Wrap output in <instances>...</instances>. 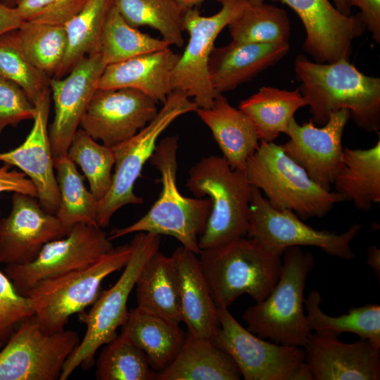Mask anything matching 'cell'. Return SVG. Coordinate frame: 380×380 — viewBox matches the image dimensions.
Masks as SVG:
<instances>
[{
    "label": "cell",
    "instance_id": "8",
    "mask_svg": "<svg viewBox=\"0 0 380 380\" xmlns=\"http://www.w3.org/2000/svg\"><path fill=\"white\" fill-rule=\"evenodd\" d=\"M132 250L131 243L113 248L86 268L43 280L27 291L24 296L39 324L49 331L65 329L70 317L96 301L104 279L125 267Z\"/></svg>",
    "mask_w": 380,
    "mask_h": 380
},
{
    "label": "cell",
    "instance_id": "44",
    "mask_svg": "<svg viewBox=\"0 0 380 380\" xmlns=\"http://www.w3.org/2000/svg\"><path fill=\"white\" fill-rule=\"evenodd\" d=\"M11 167L7 163L0 167V194L16 192L37 198V189L33 182L23 172L11 170Z\"/></svg>",
    "mask_w": 380,
    "mask_h": 380
},
{
    "label": "cell",
    "instance_id": "42",
    "mask_svg": "<svg viewBox=\"0 0 380 380\" xmlns=\"http://www.w3.org/2000/svg\"><path fill=\"white\" fill-rule=\"evenodd\" d=\"M32 315L27 298L20 293L5 272L0 270V341L5 343L15 326Z\"/></svg>",
    "mask_w": 380,
    "mask_h": 380
},
{
    "label": "cell",
    "instance_id": "39",
    "mask_svg": "<svg viewBox=\"0 0 380 380\" xmlns=\"http://www.w3.org/2000/svg\"><path fill=\"white\" fill-rule=\"evenodd\" d=\"M68 156L82 169L90 191L99 201L112 183L115 158L113 148L100 144L82 129L78 128L67 151Z\"/></svg>",
    "mask_w": 380,
    "mask_h": 380
},
{
    "label": "cell",
    "instance_id": "6",
    "mask_svg": "<svg viewBox=\"0 0 380 380\" xmlns=\"http://www.w3.org/2000/svg\"><path fill=\"white\" fill-rule=\"evenodd\" d=\"M244 172L249 184L265 194L277 210H290L301 220L322 217L344 201L337 192L312 180L306 171L273 141H260Z\"/></svg>",
    "mask_w": 380,
    "mask_h": 380
},
{
    "label": "cell",
    "instance_id": "5",
    "mask_svg": "<svg viewBox=\"0 0 380 380\" xmlns=\"http://www.w3.org/2000/svg\"><path fill=\"white\" fill-rule=\"evenodd\" d=\"M186 185L194 196H208L212 203L198 239L201 251L248 236L253 186L244 171L232 169L222 156H210L190 169Z\"/></svg>",
    "mask_w": 380,
    "mask_h": 380
},
{
    "label": "cell",
    "instance_id": "16",
    "mask_svg": "<svg viewBox=\"0 0 380 380\" xmlns=\"http://www.w3.org/2000/svg\"><path fill=\"white\" fill-rule=\"evenodd\" d=\"M349 118V110L341 109L332 112L324 126L318 127L311 119L300 125L293 118L284 132L289 140L280 145L312 180L327 190L343 166L342 136Z\"/></svg>",
    "mask_w": 380,
    "mask_h": 380
},
{
    "label": "cell",
    "instance_id": "33",
    "mask_svg": "<svg viewBox=\"0 0 380 380\" xmlns=\"http://www.w3.org/2000/svg\"><path fill=\"white\" fill-rule=\"evenodd\" d=\"M53 167L60 193L56 215L61 223L68 229L80 223L96 224L98 201L74 162L65 154L53 158Z\"/></svg>",
    "mask_w": 380,
    "mask_h": 380
},
{
    "label": "cell",
    "instance_id": "28",
    "mask_svg": "<svg viewBox=\"0 0 380 380\" xmlns=\"http://www.w3.org/2000/svg\"><path fill=\"white\" fill-rule=\"evenodd\" d=\"M134 287L137 308L172 322H182L174 260L157 251L139 273Z\"/></svg>",
    "mask_w": 380,
    "mask_h": 380
},
{
    "label": "cell",
    "instance_id": "24",
    "mask_svg": "<svg viewBox=\"0 0 380 380\" xmlns=\"http://www.w3.org/2000/svg\"><path fill=\"white\" fill-rule=\"evenodd\" d=\"M197 255L182 246L171 257L177 274L182 322L186 325L188 333L210 339L220 327L218 309Z\"/></svg>",
    "mask_w": 380,
    "mask_h": 380
},
{
    "label": "cell",
    "instance_id": "49",
    "mask_svg": "<svg viewBox=\"0 0 380 380\" xmlns=\"http://www.w3.org/2000/svg\"><path fill=\"white\" fill-rule=\"evenodd\" d=\"M181 6L185 10L186 8H193L194 6L201 3L204 0H176ZM251 3H260L265 0H248Z\"/></svg>",
    "mask_w": 380,
    "mask_h": 380
},
{
    "label": "cell",
    "instance_id": "36",
    "mask_svg": "<svg viewBox=\"0 0 380 380\" xmlns=\"http://www.w3.org/2000/svg\"><path fill=\"white\" fill-rule=\"evenodd\" d=\"M232 40L248 43H287L290 21L286 12L274 5L250 3L228 26Z\"/></svg>",
    "mask_w": 380,
    "mask_h": 380
},
{
    "label": "cell",
    "instance_id": "34",
    "mask_svg": "<svg viewBox=\"0 0 380 380\" xmlns=\"http://www.w3.org/2000/svg\"><path fill=\"white\" fill-rule=\"evenodd\" d=\"M125 21L134 27L156 30L170 46L182 47L184 9L176 0H112Z\"/></svg>",
    "mask_w": 380,
    "mask_h": 380
},
{
    "label": "cell",
    "instance_id": "48",
    "mask_svg": "<svg viewBox=\"0 0 380 380\" xmlns=\"http://www.w3.org/2000/svg\"><path fill=\"white\" fill-rule=\"evenodd\" d=\"M336 8L345 15H350L351 7L349 6L348 0H333Z\"/></svg>",
    "mask_w": 380,
    "mask_h": 380
},
{
    "label": "cell",
    "instance_id": "15",
    "mask_svg": "<svg viewBox=\"0 0 380 380\" xmlns=\"http://www.w3.org/2000/svg\"><path fill=\"white\" fill-rule=\"evenodd\" d=\"M157 102L130 88L97 89L80 128L96 141L113 147L134 136L157 115Z\"/></svg>",
    "mask_w": 380,
    "mask_h": 380
},
{
    "label": "cell",
    "instance_id": "31",
    "mask_svg": "<svg viewBox=\"0 0 380 380\" xmlns=\"http://www.w3.org/2000/svg\"><path fill=\"white\" fill-rule=\"evenodd\" d=\"M322 296L317 290L312 291L304 300L307 322L311 331L330 337L353 333L380 348L379 305L370 303L351 308L346 314L330 316L322 310Z\"/></svg>",
    "mask_w": 380,
    "mask_h": 380
},
{
    "label": "cell",
    "instance_id": "30",
    "mask_svg": "<svg viewBox=\"0 0 380 380\" xmlns=\"http://www.w3.org/2000/svg\"><path fill=\"white\" fill-rule=\"evenodd\" d=\"M307 102L298 88L293 91L262 87L239 106L252 122L260 141H273L284 133L294 114Z\"/></svg>",
    "mask_w": 380,
    "mask_h": 380
},
{
    "label": "cell",
    "instance_id": "27",
    "mask_svg": "<svg viewBox=\"0 0 380 380\" xmlns=\"http://www.w3.org/2000/svg\"><path fill=\"white\" fill-rule=\"evenodd\" d=\"M121 333L145 353L157 372L172 362L186 336L179 323L137 307L129 311Z\"/></svg>",
    "mask_w": 380,
    "mask_h": 380
},
{
    "label": "cell",
    "instance_id": "9",
    "mask_svg": "<svg viewBox=\"0 0 380 380\" xmlns=\"http://www.w3.org/2000/svg\"><path fill=\"white\" fill-rule=\"evenodd\" d=\"M155 118L130 139L112 147L114 172L106 196L98 201L96 224L108 226L113 215L126 205L141 204L144 200L134 193V186L145 163L150 159L160 134L179 117L198 108L184 93L172 91Z\"/></svg>",
    "mask_w": 380,
    "mask_h": 380
},
{
    "label": "cell",
    "instance_id": "1",
    "mask_svg": "<svg viewBox=\"0 0 380 380\" xmlns=\"http://www.w3.org/2000/svg\"><path fill=\"white\" fill-rule=\"evenodd\" d=\"M294 70L314 124L324 125L332 112L347 109L357 127L379 133V77L364 75L345 58L318 63L300 55Z\"/></svg>",
    "mask_w": 380,
    "mask_h": 380
},
{
    "label": "cell",
    "instance_id": "2",
    "mask_svg": "<svg viewBox=\"0 0 380 380\" xmlns=\"http://www.w3.org/2000/svg\"><path fill=\"white\" fill-rule=\"evenodd\" d=\"M282 255L246 236L201 250L198 255L215 305L228 308L243 294L255 303L265 299L278 281Z\"/></svg>",
    "mask_w": 380,
    "mask_h": 380
},
{
    "label": "cell",
    "instance_id": "38",
    "mask_svg": "<svg viewBox=\"0 0 380 380\" xmlns=\"http://www.w3.org/2000/svg\"><path fill=\"white\" fill-rule=\"evenodd\" d=\"M157 373L145 353L122 333L105 344L96 360L99 380H153Z\"/></svg>",
    "mask_w": 380,
    "mask_h": 380
},
{
    "label": "cell",
    "instance_id": "18",
    "mask_svg": "<svg viewBox=\"0 0 380 380\" xmlns=\"http://www.w3.org/2000/svg\"><path fill=\"white\" fill-rule=\"evenodd\" d=\"M281 1L298 15L306 32L303 49L318 63L349 59L353 41L366 26L358 14L345 15L329 0H271Z\"/></svg>",
    "mask_w": 380,
    "mask_h": 380
},
{
    "label": "cell",
    "instance_id": "35",
    "mask_svg": "<svg viewBox=\"0 0 380 380\" xmlns=\"http://www.w3.org/2000/svg\"><path fill=\"white\" fill-rule=\"evenodd\" d=\"M170 46L163 39L141 32L128 24L112 4L100 39L99 53L106 65Z\"/></svg>",
    "mask_w": 380,
    "mask_h": 380
},
{
    "label": "cell",
    "instance_id": "12",
    "mask_svg": "<svg viewBox=\"0 0 380 380\" xmlns=\"http://www.w3.org/2000/svg\"><path fill=\"white\" fill-rule=\"evenodd\" d=\"M72 330H46L34 315L23 320L0 350V380L59 379L80 343Z\"/></svg>",
    "mask_w": 380,
    "mask_h": 380
},
{
    "label": "cell",
    "instance_id": "20",
    "mask_svg": "<svg viewBox=\"0 0 380 380\" xmlns=\"http://www.w3.org/2000/svg\"><path fill=\"white\" fill-rule=\"evenodd\" d=\"M305 349L312 380L380 379V348L367 339L348 343L312 333Z\"/></svg>",
    "mask_w": 380,
    "mask_h": 380
},
{
    "label": "cell",
    "instance_id": "37",
    "mask_svg": "<svg viewBox=\"0 0 380 380\" xmlns=\"http://www.w3.org/2000/svg\"><path fill=\"white\" fill-rule=\"evenodd\" d=\"M26 58L50 78L60 68L67 49L64 26L24 21L15 30Z\"/></svg>",
    "mask_w": 380,
    "mask_h": 380
},
{
    "label": "cell",
    "instance_id": "19",
    "mask_svg": "<svg viewBox=\"0 0 380 380\" xmlns=\"http://www.w3.org/2000/svg\"><path fill=\"white\" fill-rule=\"evenodd\" d=\"M106 66L97 52L82 60L65 77L50 78L55 114L49 137L53 158L67 154Z\"/></svg>",
    "mask_w": 380,
    "mask_h": 380
},
{
    "label": "cell",
    "instance_id": "29",
    "mask_svg": "<svg viewBox=\"0 0 380 380\" xmlns=\"http://www.w3.org/2000/svg\"><path fill=\"white\" fill-rule=\"evenodd\" d=\"M335 191L365 212L380 201V141L366 149L343 148V166L334 182Z\"/></svg>",
    "mask_w": 380,
    "mask_h": 380
},
{
    "label": "cell",
    "instance_id": "50",
    "mask_svg": "<svg viewBox=\"0 0 380 380\" xmlns=\"http://www.w3.org/2000/svg\"><path fill=\"white\" fill-rule=\"evenodd\" d=\"M19 1L20 0H0V2L9 7H15Z\"/></svg>",
    "mask_w": 380,
    "mask_h": 380
},
{
    "label": "cell",
    "instance_id": "46",
    "mask_svg": "<svg viewBox=\"0 0 380 380\" xmlns=\"http://www.w3.org/2000/svg\"><path fill=\"white\" fill-rule=\"evenodd\" d=\"M23 22L14 7H9L0 2V36L17 30Z\"/></svg>",
    "mask_w": 380,
    "mask_h": 380
},
{
    "label": "cell",
    "instance_id": "13",
    "mask_svg": "<svg viewBox=\"0 0 380 380\" xmlns=\"http://www.w3.org/2000/svg\"><path fill=\"white\" fill-rule=\"evenodd\" d=\"M362 229V224H353L341 234L315 229L294 212L274 208L261 191L252 189L248 237L274 251L283 254L289 247L313 246L331 256L353 260L355 255L351 242Z\"/></svg>",
    "mask_w": 380,
    "mask_h": 380
},
{
    "label": "cell",
    "instance_id": "26",
    "mask_svg": "<svg viewBox=\"0 0 380 380\" xmlns=\"http://www.w3.org/2000/svg\"><path fill=\"white\" fill-rule=\"evenodd\" d=\"M232 357L210 339L186 334L172 362L157 373L156 380H239Z\"/></svg>",
    "mask_w": 380,
    "mask_h": 380
},
{
    "label": "cell",
    "instance_id": "45",
    "mask_svg": "<svg viewBox=\"0 0 380 380\" xmlns=\"http://www.w3.org/2000/svg\"><path fill=\"white\" fill-rule=\"evenodd\" d=\"M350 7L360 9L358 13L376 44L380 42V0H348Z\"/></svg>",
    "mask_w": 380,
    "mask_h": 380
},
{
    "label": "cell",
    "instance_id": "51",
    "mask_svg": "<svg viewBox=\"0 0 380 380\" xmlns=\"http://www.w3.org/2000/svg\"><path fill=\"white\" fill-rule=\"evenodd\" d=\"M4 345V343L0 341V348H1V346Z\"/></svg>",
    "mask_w": 380,
    "mask_h": 380
},
{
    "label": "cell",
    "instance_id": "21",
    "mask_svg": "<svg viewBox=\"0 0 380 380\" xmlns=\"http://www.w3.org/2000/svg\"><path fill=\"white\" fill-rule=\"evenodd\" d=\"M50 103L51 94L34 105L37 113L29 134L15 148L1 152L0 161L18 167L35 186L42 207L56 215L60 193L53 171V156L47 129Z\"/></svg>",
    "mask_w": 380,
    "mask_h": 380
},
{
    "label": "cell",
    "instance_id": "17",
    "mask_svg": "<svg viewBox=\"0 0 380 380\" xmlns=\"http://www.w3.org/2000/svg\"><path fill=\"white\" fill-rule=\"evenodd\" d=\"M11 201L10 213L0 217V264L30 262L46 243L69 232L56 215L42 207L37 198L15 192Z\"/></svg>",
    "mask_w": 380,
    "mask_h": 380
},
{
    "label": "cell",
    "instance_id": "14",
    "mask_svg": "<svg viewBox=\"0 0 380 380\" xmlns=\"http://www.w3.org/2000/svg\"><path fill=\"white\" fill-rule=\"evenodd\" d=\"M111 241L98 225L77 224L65 236L46 243L34 260L7 265L4 272L24 295L43 280L89 267L114 248Z\"/></svg>",
    "mask_w": 380,
    "mask_h": 380
},
{
    "label": "cell",
    "instance_id": "23",
    "mask_svg": "<svg viewBox=\"0 0 380 380\" xmlns=\"http://www.w3.org/2000/svg\"><path fill=\"white\" fill-rule=\"evenodd\" d=\"M179 54L170 47L105 67L99 89L130 88L156 102H165L172 91L171 77Z\"/></svg>",
    "mask_w": 380,
    "mask_h": 380
},
{
    "label": "cell",
    "instance_id": "47",
    "mask_svg": "<svg viewBox=\"0 0 380 380\" xmlns=\"http://www.w3.org/2000/svg\"><path fill=\"white\" fill-rule=\"evenodd\" d=\"M367 265L374 271L376 277H380V250L372 245L367 248Z\"/></svg>",
    "mask_w": 380,
    "mask_h": 380
},
{
    "label": "cell",
    "instance_id": "11",
    "mask_svg": "<svg viewBox=\"0 0 380 380\" xmlns=\"http://www.w3.org/2000/svg\"><path fill=\"white\" fill-rule=\"evenodd\" d=\"M220 10L204 16L196 8L184 11L182 29L189 41L172 71V91H179L198 108H210L217 96L209 76L208 61L218 34L249 5L248 0H218Z\"/></svg>",
    "mask_w": 380,
    "mask_h": 380
},
{
    "label": "cell",
    "instance_id": "43",
    "mask_svg": "<svg viewBox=\"0 0 380 380\" xmlns=\"http://www.w3.org/2000/svg\"><path fill=\"white\" fill-rule=\"evenodd\" d=\"M37 109L17 84L0 77V133L8 126L33 120Z\"/></svg>",
    "mask_w": 380,
    "mask_h": 380
},
{
    "label": "cell",
    "instance_id": "25",
    "mask_svg": "<svg viewBox=\"0 0 380 380\" xmlns=\"http://www.w3.org/2000/svg\"><path fill=\"white\" fill-rule=\"evenodd\" d=\"M196 114L210 129L223 158L232 169L244 171L248 159L259 146V138L250 119L219 94L208 108Z\"/></svg>",
    "mask_w": 380,
    "mask_h": 380
},
{
    "label": "cell",
    "instance_id": "32",
    "mask_svg": "<svg viewBox=\"0 0 380 380\" xmlns=\"http://www.w3.org/2000/svg\"><path fill=\"white\" fill-rule=\"evenodd\" d=\"M112 0H87L82 10L65 25L66 52L53 78L68 75L82 60L99 52L100 39Z\"/></svg>",
    "mask_w": 380,
    "mask_h": 380
},
{
    "label": "cell",
    "instance_id": "40",
    "mask_svg": "<svg viewBox=\"0 0 380 380\" xmlns=\"http://www.w3.org/2000/svg\"><path fill=\"white\" fill-rule=\"evenodd\" d=\"M15 30L0 36V77L19 85L35 105L51 94L50 77L35 68L24 55Z\"/></svg>",
    "mask_w": 380,
    "mask_h": 380
},
{
    "label": "cell",
    "instance_id": "41",
    "mask_svg": "<svg viewBox=\"0 0 380 380\" xmlns=\"http://www.w3.org/2000/svg\"><path fill=\"white\" fill-rule=\"evenodd\" d=\"M87 0H20L14 7L23 21L64 26Z\"/></svg>",
    "mask_w": 380,
    "mask_h": 380
},
{
    "label": "cell",
    "instance_id": "22",
    "mask_svg": "<svg viewBox=\"0 0 380 380\" xmlns=\"http://www.w3.org/2000/svg\"><path fill=\"white\" fill-rule=\"evenodd\" d=\"M289 51L287 43H248L231 41L214 47L208 61L212 86L217 94L232 90L276 64Z\"/></svg>",
    "mask_w": 380,
    "mask_h": 380
},
{
    "label": "cell",
    "instance_id": "4",
    "mask_svg": "<svg viewBox=\"0 0 380 380\" xmlns=\"http://www.w3.org/2000/svg\"><path fill=\"white\" fill-rule=\"evenodd\" d=\"M278 281L264 300L248 308L242 315L247 329L256 336L287 346L304 348L312 331L304 312V290L315 257L300 246L283 253Z\"/></svg>",
    "mask_w": 380,
    "mask_h": 380
},
{
    "label": "cell",
    "instance_id": "3",
    "mask_svg": "<svg viewBox=\"0 0 380 380\" xmlns=\"http://www.w3.org/2000/svg\"><path fill=\"white\" fill-rule=\"evenodd\" d=\"M178 137L170 136L156 146L149 160L161 175L162 191L150 210L139 220L112 230L114 240L136 232H148L175 238L184 248L198 255V239L211 211L210 199L189 198L181 194L177 186Z\"/></svg>",
    "mask_w": 380,
    "mask_h": 380
},
{
    "label": "cell",
    "instance_id": "7",
    "mask_svg": "<svg viewBox=\"0 0 380 380\" xmlns=\"http://www.w3.org/2000/svg\"><path fill=\"white\" fill-rule=\"evenodd\" d=\"M130 258L119 279L108 289L101 292L88 312L78 313L86 324L82 340L65 361L60 380H66L79 367L86 369L94 364L98 350L117 336L128 316L127 300L137 279L150 258L159 249L160 236L138 232L130 241Z\"/></svg>",
    "mask_w": 380,
    "mask_h": 380
},
{
    "label": "cell",
    "instance_id": "10",
    "mask_svg": "<svg viewBox=\"0 0 380 380\" xmlns=\"http://www.w3.org/2000/svg\"><path fill=\"white\" fill-rule=\"evenodd\" d=\"M220 327L210 338L245 380H312L303 348L265 341L244 328L228 308H217Z\"/></svg>",
    "mask_w": 380,
    "mask_h": 380
}]
</instances>
